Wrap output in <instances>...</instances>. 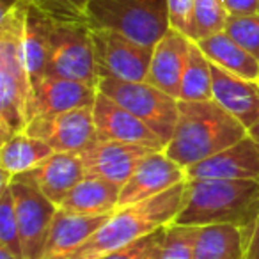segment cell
Segmentation results:
<instances>
[{
	"label": "cell",
	"instance_id": "obj_1",
	"mask_svg": "<svg viewBox=\"0 0 259 259\" xmlns=\"http://www.w3.org/2000/svg\"><path fill=\"white\" fill-rule=\"evenodd\" d=\"M247 135L248 130L215 100L180 101L174 135L163 153L181 169H188L238 144Z\"/></svg>",
	"mask_w": 259,
	"mask_h": 259
},
{
	"label": "cell",
	"instance_id": "obj_2",
	"mask_svg": "<svg viewBox=\"0 0 259 259\" xmlns=\"http://www.w3.org/2000/svg\"><path fill=\"white\" fill-rule=\"evenodd\" d=\"M259 217V181L188 180L181 209L172 224L211 226L233 224L252 233Z\"/></svg>",
	"mask_w": 259,
	"mask_h": 259
},
{
	"label": "cell",
	"instance_id": "obj_3",
	"mask_svg": "<svg viewBox=\"0 0 259 259\" xmlns=\"http://www.w3.org/2000/svg\"><path fill=\"white\" fill-rule=\"evenodd\" d=\"M27 0H22L0 22V135L2 144L25 132L30 121L32 80L27 68L23 32Z\"/></svg>",
	"mask_w": 259,
	"mask_h": 259
},
{
	"label": "cell",
	"instance_id": "obj_4",
	"mask_svg": "<svg viewBox=\"0 0 259 259\" xmlns=\"http://www.w3.org/2000/svg\"><path fill=\"white\" fill-rule=\"evenodd\" d=\"M185 185L187 181L169 188L156 197L119 208L68 259H101L124 245L134 243L172 224L183 204Z\"/></svg>",
	"mask_w": 259,
	"mask_h": 259
},
{
	"label": "cell",
	"instance_id": "obj_5",
	"mask_svg": "<svg viewBox=\"0 0 259 259\" xmlns=\"http://www.w3.org/2000/svg\"><path fill=\"white\" fill-rule=\"evenodd\" d=\"M87 25L155 47L170 29L167 0H89Z\"/></svg>",
	"mask_w": 259,
	"mask_h": 259
},
{
	"label": "cell",
	"instance_id": "obj_6",
	"mask_svg": "<svg viewBox=\"0 0 259 259\" xmlns=\"http://www.w3.org/2000/svg\"><path fill=\"white\" fill-rule=\"evenodd\" d=\"M98 91L144 121L165 144L170 142L178 122L180 100L148 82H126L110 76H101Z\"/></svg>",
	"mask_w": 259,
	"mask_h": 259
},
{
	"label": "cell",
	"instance_id": "obj_7",
	"mask_svg": "<svg viewBox=\"0 0 259 259\" xmlns=\"http://www.w3.org/2000/svg\"><path fill=\"white\" fill-rule=\"evenodd\" d=\"M45 76L75 80L98 87L91 27L78 22H54Z\"/></svg>",
	"mask_w": 259,
	"mask_h": 259
},
{
	"label": "cell",
	"instance_id": "obj_8",
	"mask_svg": "<svg viewBox=\"0 0 259 259\" xmlns=\"http://www.w3.org/2000/svg\"><path fill=\"white\" fill-rule=\"evenodd\" d=\"M9 187L18 217L23 259H41L59 206L54 204L25 174L11 176Z\"/></svg>",
	"mask_w": 259,
	"mask_h": 259
},
{
	"label": "cell",
	"instance_id": "obj_9",
	"mask_svg": "<svg viewBox=\"0 0 259 259\" xmlns=\"http://www.w3.org/2000/svg\"><path fill=\"white\" fill-rule=\"evenodd\" d=\"M91 37L98 78L110 76L126 82H146L155 47H144L107 29H91Z\"/></svg>",
	"mask_w": 259,
	"mask_h": 259
},
{
	"label": "cell",
	"instance_id": "obj_10",
	"mask_svg": "<svg viewBox=\"0 0 259 259\" xmlns=\"http://www.w3.org/2000/svg\"><path fill=\"white\" fill-rule=\"evenodd\" d=\"M25 134L47 142L55 153L80 151L96 135L93 107L36 115L27 124Z\"/></svg>",
	"mask_w": 259,
	"mask_h": 259
},
{
	"label": "cell",
	"instance_id": "obj_11",
	"mask_svg": "<svg viewBox=\"0 0 259 259\" xmlns=\"http://www.w3.org/2000/svg\"><path fill=\"white\" fill-rule=\"evenodd\" d=\"M82 158L85 176L103 178L112 183L122 185L130 180L137 165L155 153V149L135 144H122L115 141H103L94 135L91 142H87L80 151H76Z\"/></svg>",
	"mask_w": 259,
	"mask_h": 259
},
{
	"label": "cell",
	"instance_id": "obj_12",
	"mask_svg": "<svg viewBox=\"0 0 259 259\" xmlns=\"http://www.w3.org/2000/svg\"><path fill=\"white\" fill-rule=\"evenodd\" d=\"M96 137L103 141H115L122 144H135L155 151H165L167 144L146 124L112 98L98 91L93 107Z\"/></svg>",
	"mask_w": 259,
	"mask_h": 259
},
{
	"label": "cell",
	"instance_id": "obj_13",
	"mask_svg": "<svg viewBox=\"0 0 259 259\" xmlns=\"http://www.w3.org/2000/svg\"><path fill=\"white\" fill-rule=\"evenodd\" d=\"M187 181V172L163 151H155L146 156L130 180L122 185L119 195V208L137 204L146 199L156 197L169 188Z\"/></svg>",
	"mask_w": 259,
	"mask_h": 259
},
{
	"label": "cell",
	"instance_id": "obj_14",
	"mask_svg": "<svg viewBox=\"0 0 259 259\" xmlns=\"http://www.w3.org/2000/svg\"><path fill=\"white\" fill-rule=\"evenodd\" d=\"M187 172L188 180H255L259 181V146L250 135L238 144L194 163Z\"/></svg>",
	"mask_w": 259,
	"mask_h": 259
},
{
	"label": "cell",
	"instance_id": "obj_15",
	"mask_svg": "<svg viewBox=\"0 0 259 259\" xmlns=\"http://www.w3.org/2000/svg\"><path fill=\"white\" fill-rule=\"evenodd\" d=\"M190 45L192 39L187 34L170 27L165 36L153 48V57L146 82L180 100L181 78H183L188 62Z\"/></svg>",
	"mask_w": 259,
	"mask_h": 259
},
{
	"label": "cell",
	"instance_id": "obj_16",
	"mask_svg": "<svg viewBox=\"0 0 259 259\" xmlns=\"http://www.w3.org/2000/svg\"><path fill=\"white\" fill-rule=\"evenodd\" d=\"M96 96L98 87L89 83L55 78V76H41L39 80L32 82L30 119L36 115L61 114L75 108L94 107Z\"/></svg>",
	"mask_w": 259,
	"mask_h": 259
},
{
	"label": "cell",
	"instance_id": "obj_17",
	"mask_svg": "<svg viewBox=\"0 0 259 259\" xmlns=\"http://www.w3.org/2000/svg\"><path fill=\"white\" fill-rule=\"evenodd\" d=\"M213 100L247 130L259 122V80H247L211 62Z\"/></svg>",
	"mask_w": 259,
	"mask_h": 259
},
{
	"label": "cell",
	"instance_id": "obj_18",
	"mask_svg": "<svg viewBox=\"0 0 259 259\" xmlns=\"http://www.w3.org/2000/svg\"><path fill=\"white\" fill-rule=\"evenodd\" d=\"M22 174H25L54 204L61 206L69 192L85 178V169L76 151L54 153L39 165Z\"/></svg>",
	"mask_w": 259,
	"mask_h": 259
},
{
	"label": "cell",
	"instance_id": "obj_19",
	"mask_svg": "<svg viewBox=\"0 0 259 259\" xmlns=\"http://www.w3.org/2000/svg\"><path fill=\"white\" fill-rule=\"evenodd\" d=\"M115 213V211H114ZM110 215H75L66 209L59 208L52 224L50 236L45 245V252L41 259H68L78 247L85 243L108 219Z\"/></svg>",
	"mask_w": 259,
	"mask_h": 259
},
{
	"label": "cell",
	"instance_id": "obj_20",
	"mask_svg": "<svg viewBox=\"0 0 259 259\" xmlns=\"http://www.w3.org/2000/svg\"><path fill=\"white\" fill-rule=\"evenodd\" d=\"M121 187L103 178L85 176L59 208L75 215H110L119 209Z\"/></svg>",
	"mask_w": 259,
	"mask_h": 259
},
{
	"label": "cell",
	"instance_id": "obj_21",
	"mask_svg": "<svg viewBox=\"0 0 259 259\" xmlns=\"http://www.w3.org/2000/svg\"><path fill=\"white\" fill-rule=\"evenodd\" d=\"M250 233L233 224L199 227L194 259H243Z\"/></svg>",
	"mask_w": 259,
	"mask_h": 259
},
{
	"label": "cell",
	"instance_id": "obj_22",
	"mask_svg": "<svg viewBox=\"0 0 259 259\" xmlns=\"http://www.w3.org/2000/svg\"><path fill=\"white\" fill-rule=\"evenodd\" d=\"M202 54L219 68L247 80H259V61L245 52L226 30L197 41Z\"/></svg>",
	"mask_w": 259,
	"mask_h": 259
},
{
	"label": "cell",
	"instance_id": "obj_23",
	"mask_svg": "<svg viewBox=\"0 0 259 259\" xmlns=\"http://www.w3.org/2000/svg\"><path fill=\"white\" fill-rule=\"evenodd\" d=\"M54 22L50 16L45 15L41 9L32 6L27 0V18L25 32H23V47H25L27 68L30 73V80L36 82L45 76L48 50H50V34Z\"/></svg>",
	"mask_w": 259,
	"mask_h": 259
},
{
	"label": "cell",
	"instance_id": "obj_24",
	"mask_svg": "<svg viewBox=\"0 0 259 259\" xmlns=\"http://www.w3.org/2000/svg\"><path fill=\"white\" fill-rule=\"evenodd\" d=\"M54 153L55 151L47 142L22 132V134L13 135L8 142L2 144L0 165H2V170L15 176V174H22L34 169Z\"/></svg>",
	"mask_w": 259,
	"mask_h": 259
},
{
	"label": "cell",
	"instance_id": "obj_25",
	"mask_svg": "<svg viewBox=\"0 0 259 259\" xmlns=\"http://www.w3.org/2000/svg\"><path fill=\"white\" fill-rule=\"evenodd\" d=\"M213 100L211 62L199 45L192 41L188 62L181 78L180 101H209Z\"/></svg>",
	"mask_w": 259,
	"mask_h": 259
},
{
	"label": "cell",
	"instance_id": "obj_26",
	"mask_svg": "<svg viewBox=\"0 0 259 259\" xmlns=\"http://www.w3.org/2000/svg\"><path fill=\"white\" fill-rule=\"evenodd\" d=\"M227 13L224 0H194V13H192L190 37L192 41H201L206 37L219 34L226 29Z\"/></svg>",
	"mask_w": 259,
	"mask_h": 259
},
{
	"label": "cell",
	"instance_id": "obj_27",
	"mask_svg": "<svg viewBox=\"0 0 259 259\" xmlns=\"http://www.w3.org/2000/svg\"><path fill=\"white\" fill-rule=\"evenodd\" d=\"M0 247L8 248L15 257L23 259L18 217L9 183L0 185Z\"/></svg>",
	"mask_w": 259,
	"mask_h": 259
},
{
	"label": "cell",
	"instance_id": "obj_28",
	"mask_svg": "<svg viewBox=\"0 0 259 259\" xmlns=\"http://www.w3.org/2000/svg\"><path fill=\"white\" fill-rule=\"evenodd\" d=\"M199 227L169 224L163 231L158 248L160 259H194V247Z\"/></svg>",
	"mask_w": 259,
	"mask_h": 259
},
{
	"label": "cell",
	"instance_id": "obj_29",
	"mask_svg": "<svg viewBox=\"0 0 259 259\" xmlns=\"http://www.w3.org/2000/svg\"><path fill=\"white\" fill-rule=\"evenodd\" d=\"M224 30L245 52L259 61V15L227 16Z\"/></svg>",
	"mask_w": 259,
	"mask_h": 259
},
{
	"label": "cell",
	"instance_id": "obj_30",
	"mask_svg": "<svg viewBox=\"0 0 259 259\" xmlns=\"http://www.w3.org/2000/svg\"><path fill=\"white\" fill-rule=\"evenodd\" d=\"M29 2L55 22L87 23L89 0H29Z\"/></svg>",
	"mask_w": 259,
	"mask_h": 259
},
{
	"label": "cell",
	"instance_id": "obj_31",
	"mask_svg": "<svg viewBox=\"0 0 259 259\" xmlns=\"http://www.w3.org/2000/svg\"><path fill=\"white\" fill-rule=\"evenodd\" d=\"M163 231H165V227H162V229L141 238V240L134 241V243L124 245V247L103 255L101 259H146V255H148L163 238Z\"/></svg>",
	"mask_w": 259,
	"mask_h": 259
},
{
	"label": "cell",
	"instance_id": "obj_32",
	"mask_svg": "<svg viewBox=\"0 0 259 259\" xmlns=\"http://www.w3.org/2000/svg\"><path fill=\"white\" fill-rule=\"evenodd\" d=\"M169 6L170 27L183 34H190L192 13H194V0H167Z\"/></svg>",
	"mask_w": 259,
	"mask_h": 259
},
{
	"label": "cell",
	"instance_id": "obj_33",
	"mask_svg": "<svg viewBox=\"0 0 259 259\" xmlns=\"http://www.w3.org/2000/svg\"><path fill=\"white\" fill-rule=\"evenodd\" d=\"M229 16H247L257 15L259 0H224Z\"/></svg>",
	"mask_w": 259,
	"mask_h": 259
},
{
	"label": "cell",
	"instance_id": "obj_34",
	"mask_svg": "<svg viewBox=\"0 0 259 259\" xmlns=\"http://www.w3.org/2000/svg\"><path fill=\"white\" fill-rule=\"evenodd\" d=\"M243 259H259V217L254 224V229L250 233L247 243V250H245V257Z\"/></svg>",
	"mask_w": 259,
	"mask_h": 259
},
{
	"label": "cell",
	"instance_id": "obj_35",
	"mask_svg": "<svg viewBox=\"0 0 259 259\" xmlns=\"http://www.w3.org/2000/svg\"><path fill=\"white\" fill-rule=\"evenodd\" d=\"M22 0H0V16H6L9 11L16 8Z\"/></svg>",
	"mask_w": 259,
	"mask_h": 259
},
{
	"label": "cell",
	"instance_id": "obj_36",
	"mask_svg": "<svg viewBox=\"0 0 259 259\" xmlns=\"http://www.w3.org/2000/svg\"><path fill=\"white\" fill-rule=\"evenodd\" d=\"M248 135H250V137L254 139V142H255V144L259 146V122L254 126V128H250V130H248Z\"/></svg>",
	"mask_w": 259,
	"mask_h": 259
},
{
	"label": "cell",
	"instance_id": "obj_37",
	"mask_svg": "<svg viewBox=\"0 0 259 259\" xmlns=\"http://www.w3.org/2000/svg\"><path fill=\"white\" fill-rule=\"evenodd\" d=\"M0 259H18V257H15V255H13L8 248L0 247Z\"/></svg>",
	"mask_w": 259,
	"mask_h": 259
},
{
	"label": "cell",
	"instance_id": "obj_38",
	"mask_svg": "<svg viewBox=\"0 0 259 259\" xmlns=\"http://www.w3.org/2000/svg\"><path fill=\"white\" fill-rule=\"evenodd\" d=\"M160 243H162V240H160ZM160 243L156 245V247L153 248V250L149 252L148 255H146V259H160V257H158V248H160Z\"/></svg>",
	"mask_w": 259,
	"mask_h": 259
},
{
	"label": "cell",
	"instance_id": "obj_39",
	"mask_svg": "<svg viewBox=\"0 0 259 259\" xmlns=\"http://www.w3.org/2000/svg\"><path fill=\"white\" fill-rule=\"evenodd\" d=\"M257 15H259V9H257Z\"/></svg>",
	"mask_w": 259,
	"mask_h": 259
}]
</instances>
